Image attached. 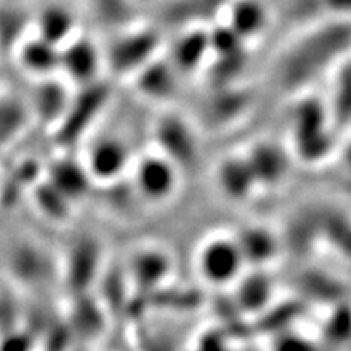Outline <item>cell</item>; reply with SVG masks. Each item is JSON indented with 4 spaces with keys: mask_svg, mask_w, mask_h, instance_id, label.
<instances>
[{
    "mask_svg": "<svg viewBox=\"0 0 351 351\" xmlns=\"http://www.w3.org/2000/svg\"><path fill=\"white\" fill-rule=\"evenodd\" d=\"M132 182L143 200L152 204L168 202L178 192L181 171L160 150L145 153L132 163Z\"/></svg>",
    "mask_w": 351,
    "mask_h": 351,
    "instance_id": "cell-1",
    "label": "cell"
},
{
    "mask_svg": "<svg viewBox=\"0 0 351 351\" xmlns=\"http://www.w3.org/2000/svg\"><path fill=\"white\" fill-rule=\"evenodd\" d=\"M244 257L236 239L213 236L197 251V270L212 285H226L239 275Z\"/></svg>",
    "mask_w": 351,
    "mask_h": 351,
    "instance_id": "cell-2",
    "label": "cell"
},
{
    "mask_svg": "<svg viewBox=\"0 0 351 351\" xmlns=\"http://www.w3.org/2000/svg\"><path fill=\"white\" fill-rule=\"evenodd\" d=\"M132 158L127 145L116 137H103L91 143L85 158V168L91 179L112 182L132 168Z\"/></svg>",
    "mask_w": 351,
    "mask_h": 351,
    "instance_id": "cell-3",
    "label": "cell"
},
{
    "mask_svg": "<svg viewBox=\"0 0 351 351\" xmlns=\"http://www.w3.org/2000/svg\"><path fill=\"white\" fill-rule=\"evenodd\" d=\"M60 69L70 80L88 83L99 69V54L86 39H70L60 47Z\"/></svg>",
    "mask_w": 351,
    "mask_h": 351,
    "instance_id": "cell-4",
    "label": "cell"
},
{
    "mask_svg": "<svg viewBox=\"0 0 351 351\" xmlns=\"http://www.w3.org/2000/svg\"><path fill=\"white\" fill-rule=\"evenodd\" d=\"M20 60L23 67L36 75H49L54 69H60V49L39 36L26 39L21 46Z\"/></svg>",
    "mask_w": 351,
    "mask_h": 351,
    "instance_id": "cell-5",
    "label": "cell"
},
{
    "mask_svg": "<svg viewBox=\"0 0 351 351\" xmlns=\"http://www.w3.org/2000/svg\"><path fill=\"white\" fill-rule=\"evenodd\" d=\"M134 278L142 288L156 287L169 271V258L156 247L142 249L132 261Z\"/></svg>",
    "mask_w": 351,
    "mask_h": 351,
    "instance_id": "cell-6",
    "label": "cell"
},
{
    "mask_svg": "<svg viewBox=\"0 0 351 351\" xmlns=\"http://www.w3.org/2000/svg\"><path fill=\"white\" fill-rule=\"evenodd\" d=\"M210 49V36L202 32H192L184 34L176 41L171 54V62L174 67L191 72L197 69Z\"/></svg>",
    "mask_w": 351,
    "mask_h": 351,
    "instance_id": "cell-7",
    "label": "cell"
},
{
    "mask_svg": "<svg viewBox=\"0 0 351 351\" xmlns=\"http://www.w3.org/2000/svg\"><path fill=\"white\" fill-rule=\"evenodd\" d=\"M38 36L52 46H65L73 29V16L64 8L51 7L47 12L39 13L38 16Z\"/></svg>",
    "mask_w": 351,
    "mask_h": 351,
    "instance_id": "cell-8",
    "label": "cell"
},
{
    "mask_svg": "<svg viewBox=\"0 0 351 351\" xmlns=\"http://www.w3.org/2000/svg\"><path fill=\"white\" fill-rule=\"evenodd\" d=\"M245 173H249V165L245 166L239 163V161H226V163H223L217 173L218 184L221 187V191L231 197H239L243 194L244 189L247 187L239 182L243 181L241 176H244Z\"/></svg>",
    "mask_w": 351,
    "mask_h": 351,
    "instance_id": "cell-9",
    "label": "cell"
},
{
    "mask_svg": "<svg viewBox=\"0 0 351 351\" xmlns=\"http://www.w3.org/2000/svg\"><path fill=\"white\" fill-rule=\"evenodd\" d=\"M258 21L262 23V13H258L256 7L252 5H241L238 7L234 15H232L231 28L238 33L251 34L258 28Z\"/></svg>",
    "mask_w": 351,
    "mask_h": 351,
    "instance_id": "cell-10",
    "label": "cell"
}]
</instances>
